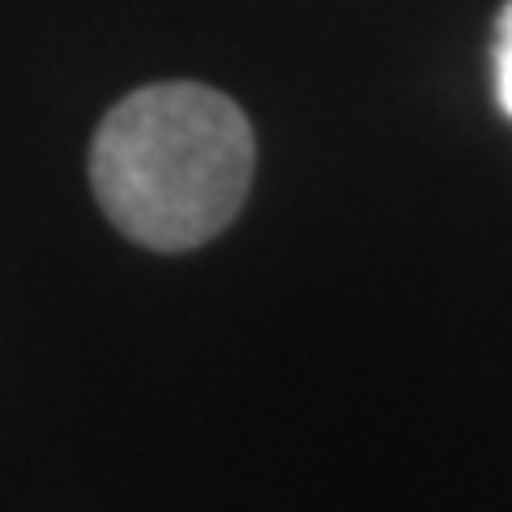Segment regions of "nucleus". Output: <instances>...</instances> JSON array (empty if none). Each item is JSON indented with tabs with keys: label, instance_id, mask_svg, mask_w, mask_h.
<instances>
[{
	"label": "nucleus",
	"instance_id": "2",
	"mask_svg": "<svg viewBox=\"0 0 512 512\" xmlns=\"http://www.w3.org/2000/svg\"><path fill=\"white\" fill-rule=\"evenodd\" d=\"M495 90H500V103L512 116V0L495 22Z\"/></svg>",
	"mask_w": 512,
	"mask_h": 512
},
{
	"label": "nucleus",
	"instance_id": "1",
	"mask_svg": "<svg viewBox=\"0 0 512 512\" xmlns=\"http://www.w3.org/2000/svg\"><path fill=\"white\" fill-rule=\"evenodd\" d=\"M252 167V124L227 94L158 82L107 111L94 133L90 184L128 239L154 252H184L231 227Z\"/></svg>",
	"mask_w": 512,
	"mask_h": 512
}]
</instances>
